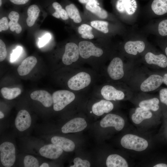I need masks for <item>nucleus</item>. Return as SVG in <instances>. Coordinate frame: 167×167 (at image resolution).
Instances as JSON below:
<instances>
[{
    "mask_svg": "<svg viewBox=\"0 0 167 167\" xmlns=\"http://www.w3.org/2000/svg\"><path fill=\"white\" fill-rule=\"evenodd\" d=\"M78 0L79 2L81 3L86 4L90 2L96 1V0Z\"/></svg>",
    "mask_w": 167,
    "mask_h": 167,
    "instance_id": "nucleus-42",
    "label": "nucleus"
},
{
    "mask_svg": "<svg viewBox=\"0 0 167 167\" xmlns=\"http://www.w3.org/2000/svg\"><path fill=\"white\" fill-rule=\"evenodd\" d=\"M100 125L104 128L114 127L116 130L120 131L123 128L125 121L121 116L115 114L109 113L101 120Z\"/></svg>",
    "mask_w": 167,
    "mask_h": 167,
    "instance_id": "nucleus-8",
    "label": "nucleus"
},
{
    "mask_svg": "<svg viewBox=\"0 0 167 167\" xmlns=\"http://www.w3.org/2000/svg\"><path fill=\"white\" fill-rule=\"evenodd\" d=\"M9 23L7 18L4 17L0 20V32L7 30L9 27Z\"/></svg>",
    "mask_w": 167,
    "mask_h": 167,
    "instance_id": "nucleus-39",
    "label": "nucleus"
},
{
    "mask_svg": "<svg viewBox=\"0 0 167 167\" xmlns=\"http://www.w3.org/2000/svg\"><path fill=\"white\" fill-rule=\"evenodd\" d=\"M4 117L3 113L1 111H0V118L2 119Z\"/></svg>",
    "mask_w": 167,
    "mask_h": 167,
    "instance_id": "nucleus-46",
    "label": "nucleus"
},
{
    "mask_svg": "<svg viewBox=\"0 0 167 167\" xmlns=\"http://www.w3.org/2000/svg\"><path fill=\"white\" fill-rule=\"evenodd\" d=\"M22 49L21 47L18 46L15 49L13 50L11 56V62H14L16 60L20 55Z\"/></svg>",
    "mask_w": 167,
    "mask_h": 167,
    "instance_id": "nucleus-37",
    "label": "nucleus"
},
{
    "mask_svg": "<svg viewBox=\"0 0 167 167\" xmlns=\"http://www.w3.org/2000/svg\"><path fill=\"white\" fill-rule=\"evenodd\" d=\"M67 14L71 19L75 23H79L82 21L79 10L73 4H70L65 7Z\"/></svg>",
    "mask_w": 167,
    "mask_h": 167,
    "instance_id": "nucleus-27",
    "label": "nucleus"
},
{
    "mask_svg": "<svg viewBox=\"0 0 167 167\" xmlns=\"http://www.w3.org/2000/svg\"><path fill=\"white\" fill-rule=\"evenodd\" d=\"M80 56L84 59L93 56L99 57L103 54V50L97 47L92 42L88 41H80L78 45Z\"/></svg>",
    "mask_w": 167,
    "mask_h": 167,
    "instance_id": "nucleus-5",
    "label": "nucleus"
},
{
    "mask_svg": "<svg viewBox=\"0 0 167 167\" xmlns=\"http://www.w3.org/2000/svg\"><path fill=\"white\" fill-rule=\"evenodd\" d=\"M151 8L156 15H161L167 13V0H154Z\"/></svg>",
    "mask_w": 167,
    "mask_h": 167,
    "instance_id": "nucleus-26",
    "label": "nucleus"
},
{
    "mask_svg": "<svg viewBox=\"0 0 167 167\" xmlns=\"http://www.w3.org/2000/svg\"><path fill=\"white\" fill-rule=\"evenodd\" d=\"M92 27L86 24H81L78 28V33L81 35L83 38L85 39H91L94 38V36L92 32Z\"/></svg>",
    "mask_w": 167,
    "mask_h": 167,
    "instance_id": "nucleus-30",
    "label": "nucleus"
},
{
    "mask_svg": "<svg viewBox=\"0 0 167 167\" xmlns=\"http://www.w3.org/2000/svg\"><path fill=\"white\" fill-rule=\"evenodd\" d=\"M152 116V113L149 110L140 107L136 109L131 119L135 123L139 124L143 120L150 118Z\"/></svg>",
    "mask_w": 167,
    "mask_h": 167,
    "instance_id": "nucleus-22",
    "label": "nucleus"
},
{
    "mask_svg": "<svg viewBox=\"0 0 167 167\" xmlns=\"http://www.w3.org/2000/svg\"><path fill=\"white\" fill-rule=\"evenodd\" d=\"M96 0L90 2L86 4L85 7L87 10L95 15L99 18L102 19L106 18L108 16L107 12L105 10L99 6Z\"/></svg>",
    "mask_w": 167,
    "mask_h": 167,
    "instance_id": "nucleus-23",
    "label": "nucleus"
},
{
    "mask_svg": "<svg viewBox=\"0 0 167 167\" xmlns=\"http://www.w3.org/2000/svg\"><path fill=\"white\" fill-rule=\"evenodd\" d=\"M24 163L25 167H39V163L37 160L30 155H27L24 157Z\"/></svg>",
    "mask_w": 167,
    "mask_h": 167,
    "instance_id": "nucleus-33",
    "label": "nucleus"
},
{
    "mask_svg": "<svg viewBox=\"0 0 167 167\" xmlns=\"http://www.w3.org/2000/svg\"><path fill=\"white\" fill-rule=\"evenodd\" d=\"M116 7L121 13L131 15L136 11L137 4L135 0H118Z\"/></svg>",
    "mask_w": 167,
    "mask_h": 167,
    "instance_id": "nucleus-15",
    "label": "nucleus"
},
{
    "mask_svg": "<svg viewBox=\"0 0 167 167\" xmlns=\"http://www.w3.org/2000/svg\"><path fill=\"white\" fill-rule=\"evenodd\" d=\"M159 100L157 98H154L141 101L139 104V106L140 107L147 110H151L156 111L159 109Z\"/></svg>",
    "mask_w": 167,
    "mask_h": 167,
    "instance_id": "nucleus-29",
    "label": "nucleus"
},
{
    "mask_svg": "<svg viewBox=\"0 0 167 167\" xmlns=\"http://www.w3.org/2000/svg\"><path fill=\"white\" fill-rule=\"evenodd\" d=\"M40 167H49V164L47 163H44L40 166Z\"/></svg>",
    "mask_w": 167,
    "mask_h": 167,
    "instance_id": "nucleus-45",
    "label": "nucleus"
},
{
    "mask_svg": "<svg viewBox=\"0 0 167 167\" xmlns=\"http://www.w3.org/2000/svg\"><path fill=\"white\" fill-rule=\"evenodd\" d=\"M80 56L78 45L74 42L67 43L62 60L64 64L69 65L76 62Z\"/></svg>",
    "mask_w": 167,
    "mask_h": 167,
    "instance_id": "nucleus-6",
    "label": "nucleus"
},
{
    "mask_svg": "<svg viewBox=\"0 0 167 167\" xmlns=\"http://www.w3.org/2000/svg\"><path fill=\"white\" fill-rule=\"evenodd\" d=\"M87 126V123L84 118H75L64 124L61 128V131L64 133L79 132L84 129Z\"/></svg>",
    "mask_w": 167,
    "mask_h": 167,
    "instance_id": "nucleus-9",
    "label": "nucleus"
},
{
    "mask_svg": "<svg viewBox=\"0 0 167 167\" xmlns=\"http://www.w3.org/2000/svg\"><path fill=\"white\" fill-rule=\"evenodd\" d=\"M154 167H167V165L164 163H160L154 165Z\"/></svg>",
    "mask_w": 167,
    "mask_h": 167,
    "instance_id": "nucleus-43",
    "label": "nucleus"
},
{
    "mask_svg": "<svg viewBox=\"0 0 167 167\" xmlns=\"http://www.w3.org/2000/svg\"><path fill=\"white\" fill-rule=\"evenodd\" d=\"M19 13L15 11L11 12L8 15V17L10 21L9 22V26L10 30L19 34L22 30V28L20 25L18 23L19 18Z\"/></svg>",
    "mask_w": 167,
    "mask_h": 167,
    "instance_id": "nucleus-25",
    "label": "nucleus"
},
{
    "mask_svg": "<svg viewBox=\"0 0 167 167\" xmlns=\"http://www.w3.org/2000/svg\"><path fill=\"white\" fill-rule=\"evenodd\" d=\"M53 7L55 11L52 14V15L56 18L66 20L69 19V16L66 10L62 7L61 5L58 2H54L52 4Z\"/></svg>",
    "mask_w": 167,
    "mask_h": 167,
    "instance_id": "nucleus-31",
    "label": "nucleus"
},
{
    "mask_svg": "<svg viewBox=\"0 0 167 167\" xmlns=\"http://www.w3.org/2000/svg\"><path fill=\"white\" fill-rule=\"evenodd\" d=\"M107 71L110 77L113 80L120 79L123 76V62L118 57L113 58L108 66Z\"/></svg>",
    "mask_w": 167,
    "mask_h": 167,
    "instance_id": "nucleus-7",
    "label": "nucleus"
},
{
    "mask_svg": "<svg viewBox=\"0 0 167 167\" xmlns=\"http://www.w3.org/2000/svg\"><path fill=\"white\" fill-rule=\"evenodd\" d=\"M40 12L38 6L33 4L30 6L27 10L28 17L26 21L27 25L29 27L32 26L38 18Z\"/></svg>",
    "mask_w": 167,
    "mask_h": 167,
    "instance_id": "nucleus-24",
    "label": "nucleus"
},
{
    "mask_svg": "<svg viewBox=\"0 0 167 167\" xmlns=\"http://www.w3.org/2000/svg\"><path fill=\"white\" fill-rule=\"evenodd\" d=\"M91 81L90 75L86 72L82 71L71 77L68 81L67 85L71 90L77 91L88 86Z\"/></svg>",
    "mask_w": 167,
    "mask_h": 167,
    "instance_id": "nucleus-4",
    "label": "nucleus"
},
{
    "mask_svg": "<svg viewBox=\"0 0 167 167\" xmlns=\"http://www.w3.org/2000/svg\"><path fill=\"white\" fill-rule=\"evenodd\" d=\"M51 36L48 33L45 34L41 38H39L38 42V45L40 47H41L44 46L51 39Z\"/></svg>",
    "mask_w": 167,
    "mask_h": 167,
    "instance_id": "nucleus-38",
    "label": "nucleus"
},
{
    "mask_svg": "<svg viewBox=\"0 0 167 167\" xmlns=\"http://www.w3.org/2000/svg\"><path fill=\"white\" fill-rule=\"evenodd\" d=\"M31 122V118L29 113L27 111L22 109L17 114L15 119V124L18 130L23 131L30 127Z\"/></svg>",
    "mask_w": 167,
    "mask_h": 167,
    "instance_id": "nucleus-11",
    "label": "nucleus"
},
{
    "mask_svg": "<svg viewBox=\"0 0 167 167\" xmlns=\"http://www.w3.org/2000/svg\"><path fill=\"white\" fill-rule=\"evenodd\" d=\"M53 109L55 111L63 109L72 102L75 96L73 92L67 90H59L54 92L52 94Z\"/></svg>",
    "mask_w": 167,
    "mask_h": 167,
    "instance_id": "nucleus-2",
    "label": "nucleus"
},
{
    "mask_svg": "<svg viewBox=\"0 0 167 167\" xmlns=\"http://www.w3.org/2000/svg\"><path fill=\"white\" fill-rule=\"evenodd\" d=\"M145 59L148 64L156 65L162 68H165L167 66V58L163 54L156 55L149 52L146 54Z\"/></svg>",
    "mask_w": 167,
    "mask_h": 167,
    "instance_id": "nucleus-19",
    "label": "nucleus"
},
{
    "mask_svg": "<svg viewBox=\"0 0 167 167\" xmlns=\"http://www.w3.org/2000/svg\"><path fill=\"white\" fill-rule=\"evenodd\" d=\"M40 155L45 158L56 159L63 153V150L54 144H49L42 147L39 150Z\"/></svg>",
    "mask_w": 167,
    "mask_h": 167,
    "instance_id": "nucleus-13",
    "label": "nucleus"
},
{
    "mask_svg": "<svg viewBox=\"0 0 167 167\" xmlns=\"http://www.w3.org/2000/svg\"><path fill=\"white\" fill-rule=\"evenodd\" d=\"M163 82V78L157 75L150 76L141 84L140 88L144 92L153 91L158 88Z\"/></svg>",
    "mask_w": 167,
    "mask_h": 167,
    "instance_id": "nucleus-10",
    "label": "nucleus"
},
{
    "mask_svg": "<svg viewBox=\"0 0 167 167\" xmlns=\"http://www.w3.org/2000/svg\"><path fill=\"white\" fill-rule=\"evenodd\" d=\"M30 97L33 100L40 101L46 107L51 106L53 104L52 96L45 90L34 91L31 94Z\"/></svg>",
    "mask_w": 167,
    "mask_h": 167,
    "instance_id": "nucleus-14",
    "label": "nucleus"
},
{
    "mask_svg": "<svg viewBox=\"0 0 167 167\" xmlns=\"http://www.w3.org/2000/svg\"><path fill=\"white\" fill-rule=\"evenodd\" d=\"M101 92L103 98L108 101L121 100L123 99L125 97L122 91L118 90L113 86L109 85L103 87Z\"/></svg>",
    "mask_w": 167,
    "mask_h": 167,
    "instance_id": "nucleus-12",
    "label": "nucleus"
},
{
    "mask_svg": "<svg viewBox=\"0 0 167 167\" xmlns=\"http://www.w3.org/2000/svg\"><path fill=\"white\" fill-rule=\"evenodd\" d=\"M145 47V44L142 41H130L125 43L124 49L127 53L136 55L137 54L138 52L140 53L143 51Z\"/></svg>",
    "mask_w": 167,
    "mask_h": 167,
    "instance_id": "nucleus-20",
    "label": "nucleus"
},
{
    "mask_svg": "<svg viewBox=\"0 0 167 167\" xmlns=\"http://www.w3.org/2000/svg\"><path fill=\"white\" fill-rule=\"evenodd\" d=\"M51 142L66 152H72L75 148V144L73 141L63 137L54 136L51 139Z\"/></svg>",
    "mask_w": 167,
    "mask_h": 167,
    "instance_id": "nucleus-18",
    "label": "nucleus"
},
{
    "mask_svg": "<svg viewBox=\"0 0 167 167\" xmlns=\"http://www.w3.org/2000/svg\"><path fill=\"white\" fill-rule=\"evenodd\" d=\"M1 161L4 167L12 166L15 161V149L11 143L5 142L0 146Z\"/></svg>",
    "mask_w": 167,
    "mask_h": 167,
    "instance_id": "nucleus-3",
    "label": "nucleus"
},
{
    "mask_svg": "<svg viewBox=\"0 0 167 167\" xmlns=\"http://www.w3.org/2000/svg\"><path fill=\"white\" fill-rule=\"evenodd\" d=\"M11 2L16 5H23L26 3L29 0H9Z\"/></svg>",
    "mask_w": 167,
    "mask_h": 167,
    "instance_id": "nucleus-41",
    "label": "nucleus"
},
{
    "mask_svg": "<svg viewBox=\"0 0 167 167\" xmlns=\"http://www.w3.org/2000/svg\"><path fill=\"white\" fill-rule=\"evenodd\" d=\"M163 82L167 85V73L165 74L164 75Z\"/></svg>",
    "mask_w": 167,
    "mask_h": 167,
    "instance_id": "nucleus-44",
    "label": "nucleus"
},
{
    "mask_svg": "<svg viewBox=\"0 0 167 167\" xmlns=\"http://www.w3.org/2000/svg\"><path fill=\"white\" fill-rule=\"evenodd\" d=\"M74 165L70 167H89L90 164L89 162L86 160H82L79 157L74 159L73 161Z\"/></svg>",
    "mask_w": 167,
    "mask_h": 167,
    "instance_id": "nucleus-34",
    "label": "nucleus"
},
{
    "mask_svg": "<svg viewBox=\"0 0 167 167\" xmlns=\"http://www.w3.org/2000/svg\"><path fill=\"white\" fill-rule=\"evenodd\" d=\"M121 143L125 148L139 152L145 150L148 146V142L146 139L131 134L123 136L121 139Z\"/></svg>",
    "mask_w": 167,
    "mask_h": 167,
    "instance_id": "nucleus-1",
    "label": "nucleus"
},
{
    "mask_svg": "<svg viewBox=\"0 0 167 167\" xmlns=\"http://www.w3.org/2000/svg\"><path fill=\"white\" fill-rule=\"evenodd\" d=\"M7 52L6 45L3 41L0 39V61L4 60L6 57Z\"/></svg>",
    "mask_w": 167,
    "mask_h": 167,
    "instance_id": "nucleus-36",
    "label": "nucleus"
},
{
    "mask_svg": "<svg viewBox=\"0 0 167 167\" xmlns=\"http://www.w3.org/2000/svg\"><path fill=\"white\" fill-rule=\"evenodd\" d=\"M2 4V0H0V6H1Z\"/></svg>",
    "mask_w": 167,
    "mask_h": 167,
    "instance_id": "nucleus-48",
    "label": "nucleus"
},
{
    "mask_svg": "<svg viewBox=\"0 0 167 167\" xmlns=\"http://www.w3.org/2000/svg\"><path fill=\"white\" fill-rule=\"evenodd\" d=\"M159 96L161 102L167 105V88L161 89Z\"/></svg>",
    "mask_w": 167,
    "mask_h": 167,
    "instance_id": "nucleus-40",
    "label": "nucleus"
},
{
    "mask_svg": "<svg viewBox=\"0 0 167 167\" xmlns=\"http://www.w3.org/2000/svg\"><path fill=\"white\" fill-rule=\"evenodd\" d=\"M165 53L166 55L167 56V47H166L165 49Z\"/></svg>",
    "mask_w": 167,
    "mask_h": 167,
    "instance_id": "nucleus-47",
    "label": "nucleus"
},
{
    "mask_svg": "<svg viewBox=\"0 0 167 167\" xmlns=\"http://www.w3.org/2000/svg\"><path fill=\"white\" fill-rule=\"evenodd\" d=\"M113 108V104L109 101L102 100L94 104L92 107L93 113L98 116H101L104 113H107Z\"/></svg>",
    "mask_w": 167,
    "mask_h": 167,
    "instance_id": "nucleus-16",
    "label": "nucleus"
},
{
    "mask_svg": "<svg viewBox=\"0 0 167 167\" xmlns=\"http://www.w3.org/2000/svg\"><path fill=\"white\" fill-rule=\"evenodd\" d=\"M91 25L93 28L104 33L109 32V23L106 21L95 20L92 21Z\"/></svg>",
    "mask_w": 167,
    "mask_h": 167,
    "instance_id": "nucleus-32",
    "label": "nucleus"
},
{
    "mask_svg": "<svg viewBox=\"0 0 167 167\" xmlns=\"http://www.w3.org/2000/svg\"><path fill=\"white\" fill-rule=\"evenodd\" d=\"M1 92L4 98L11 100L18 96L21 93V91L18 88H9L3 87L1 88Z\"/></svg>",
    "mask_w": 167,
    "mask_h": 167,
    "instance_id": "nucleus-28",
    "label": "nucleus"
},
{
    "mask_svg": "<svg viewBox=\"0 0 167 167\" xmlns=\"http://www.w3.org/2000/svg\"><path fill=\"white\" fill-rule=\"evenodd\" d=\"M36 58L34 56H29L24 59L17 68V71L20 76L28 74L36 64Z\"/></svg>",
    "mask_w": 167,
    "mask_h": 167,
    "instance_id": "nucleus-17",
    "label": "nucleus"
},
{
    "mask_svg": "<svg viewBox=\"0 0 167 167\" xmlns=\"http://www.w3.org/2000/svg\"><path fill=\"white\" fill-rule=\"evenodd\" d=\"M108 167H127L128 165L126 161L121 156L113 154L109 155L106 161Z\"/></svg>",
    "mask_w": 167,
    "mask_h": 167,
    "instance_id": "nucleus-21",
    "label": "nucleus"
},
{
    "mask_svg": "<svg viewBox=\"0 0 167 167\" xmlns=\"http://www.w3.org/2000/svg\"><path fill=\"white\" fill-rule=\"evenodd\" d=\"M158 31L161 36H167V19L160 22L158 25Z\"/></svg>",
    "mask_w": 167,
    "mask_h": 167,
    "instance_id": "nucleus-35",
    "label": "nucleus"
}]
</instances>
